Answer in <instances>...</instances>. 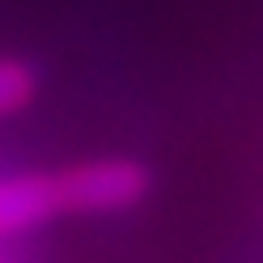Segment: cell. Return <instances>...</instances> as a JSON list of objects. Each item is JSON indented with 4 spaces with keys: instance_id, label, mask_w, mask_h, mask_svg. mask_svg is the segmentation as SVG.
<instances>
[{
    "instance_id": "cell-1",
    "label": "cell",
    "mask_w": 263,
    "mask_h": 263,
    "mask_svg": "<svg viewBox=\"0 0 263 263\" xmlns=\"http://www.w3.org/2000/svg\"><path fill=\"white\" fill-rule=\"evenodd\" d=\"M64 217H110L149 200L153 170L136 157H85L55 170Z\"/></svg>"
},
{
    "instance_id": "cell-2",
    "label": "cell",
    "mask_w": 263,
    "mask_h": 263,
    "mask_svg": "<svg viewBox=\"0 0 263 263\" xmlns=\"http://www.w3.org/2000/svg\"><path fill=\"white\" fill-rule=\"evenodd\" d=\"M64 217L55 170L0 174V238H17Z\"/></svg>"
},
{
    "instance_id": "cell-3",
    "label": "cell",
    "mask_w": 263,
    "mask_h": 263,
    "mask_svg": "<svg viewBox=\"0 0 263 263\" xmlns=\"http://www.w3.org/2000/svg\"><path fill=\"white\" fill-rule=\"evenodd\" d=\"M39 98V72L30 60L17 55H0V119L22 115Z\"/></svg>"
}]
</instances>
